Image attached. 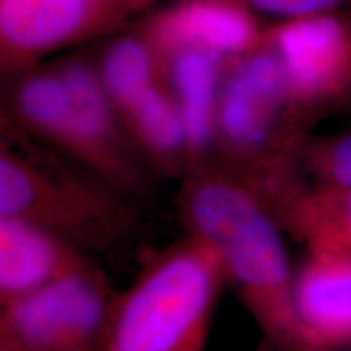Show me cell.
I'll return each mask as SVG.
<instances>
[{"label":"cell","mask_w":351,"mask_h":351,"mask_svg":"<svg viewBox=\"0 0 351 351\" xmlns=\"http://www.w3.org/2000/svg\"><path fill=\"white\" fill-rule=\"evenodd\" d=\"M179 215L189 234L218 254L256 320L265 351H306L295 306V274L283 228L261 192L217 160L182 176Z\"/></svg>","instance_id":"cell-1"},{"label":"cell","mask_w":351,"mask_h":351,"mask_svg":"<svg viewBox=\"0 0 351 351\" xmlns=\"http://www.w3.org/2000/svg\"><path fill=\"white\" fill-rule=\"evenodd\" d=\"M0 217L54 232L88 254L134 238L137 210L122 194L2 119Z\"/></svg>","instance_id":"cell-2"},{"label":"cell","mask_w":351,"mask_h":351,"mask_svg":"<svg viewBox=\"0 0 351 351\" xmlns=\"http://www.w3.org/2000/svg\"><path fill=\"white\" fill-rule=\"evenodd\" d=\"M226 283L215 249L187 232L114 295L103 351H205Z\"/></svg>","instance_id":"cell-3"},{"label":"cell","mask_w":351,"mask_h":351,"mask_svg":"<svg viewBox=\"0 0 351 351\" xmlns=\"http://www.w3.org/2000/svg\"><path fill=\"white\" fill-rule=\"evenodd\" d=\"M307 135L309 125L289 96L269 39L225 65L215 160L243 176L267 199L295 181L296 156Z\"/></svg>","instance_id":"cell-4"},{"label":"cell","mask_w":351,"mask_h":351,"mask_svg":"<svg viewBox=\"0 0 351 351\" xmlns=\"http://www.w3.org/2000/svg\"><path fill=\"white\" fill-rule=\"evenodd\" d=\"M160 0H0V69L12 78L56 52L112 38Z\"/></svg>","instance_id":"cell-5"},{"label":"cell","mask_w":351,"mask_h":351,"mask_svg":"<svg viewBox=\"0 0 351 351\" xmlns=\"http://www.w3.org/2000/svg\"><path fill=\"white\" fill-rule=\"evenodd\" d=\"M114 295L95 263L0 306V345L13 351H103Z\"/></svg>","instance_id":"cell-6"},{"label":"cell","mask_w":351,"mask_h":351,"mask_svg":"<svg viewBox=\"0 0 351 351\" xmlns=\"http://www.w3.org/2000/svg\"><path fill=\"white\" fill-rule=\"evenodd\" d=\"M289 96L309 125L351 106V8L269 25Z\"/></svg>","instance_id":"cell-7"},{"label":"cell","mask_w":351,"mask_h":351,"mask_svg":"<svg viewBox=\"0 0 351 351\" xmlns=\"http://www.w3.org/2000/svg\"><path fill=\"white\" fill-rule=\"evenodd\" d=\"M67 86L75 121L73 165L125 195L147 189V169L119 112L101 82L95 60L67 56L52 62Z\"/></svg>","instance_id":"cell-8"},{"label":"cell","mask_w":351,"mask_h":351,"mask_svg":"<svg viewBox=\"0 0 351 351\" xmlns=\"http://www.w3.org/2000/svg\"><path fill=\"white\" fill-rule=\"evenodd\" d=\"M134 28L161 59L200 49L231 62L265 41L269 25L241 0H174L153 8Z\"/></svg>","instance_id":"cell-9"},{"label":"cell","mask_w":351,"mask_h":351,"mask_svg":"<svg viewBox=\"0 0 351 351\" xmlns=\"http://www.w3.org/2000/svg\"><path fill=\"white\" fill-rule=\"evenodd\" d=\"M295 306L306 351H351V254L306 247Z\"/></svg>","instance_id":"cell-10"},{"label":"cell","mask_w":351,"mask_h":351,"mask_svg":"<svg viewBox=\"0 0 351 351\" xmlns=\"http://www.w3.org/2000/svg\"><path fill=\"white\" fill-rule=\"evenodd\" d=\"M54 232L15 217H0V306L95 265Z\"/></svg>","instance_id":"cell-11"},{"label":"cell","mask_w":351,"mask_h":351,"mask_svg":"<svg viewBox=\"0 0 351 351\" xmlns=\"http://www.w3.org/2000/svg\"><path fill=\"white\" fill-rule=\"evenodd\" d=\"M163 64L186 127L192 169L215 160L218 95L228 62L200 49H181L163 57Z\"/></svg>","instance_id":"cell-12"},{"label":"cell","mask_w":351,"mask_h":351,"mask_svg":"<svg viewBox=\"0 0 351 351\" xmlns=\"http://www.w3.org/2000/svg\"><path fill=\"white\" fill-rule=\"evenodd\" d=\"M145 163L161 173L186 174L191 153L186 127L166 77L119 112Z\"/></svg>","instance_id":"cell-13"},{"label":"cell","mask_w":351,"mask_h":351,"mask_svg":"<svg viewBox=\"0 0 351 351\" xmlns=\"http://www.w3.org/2000/svg\"><path fill=\"white\" fill-rule=\"evenodd\" d=\"M265 202L283 231L306 247L351 254V189L328 191L289 184Z\"/></svg>","instance_id":"cell-14"},{"label":"cell","mask_w":351,"mask_h":351,"mask_svg":"<svg viewBox=\"0 0 351 351\" xmlns=\"http://www.w3.org/2000/svg\"><path fill=\"white\" fill-rule=\"evenodd\" d=\"M95 64L117 112L166 77L163 59L135 28L109 38Z\"/></svg>","instance_id":"cell-15"},{"label":"cell","mask_w":351,"mask_h":351,"mask_svg":"<svg viewBox=\"0 0 351 351\" xmlns=\"http://www.w3.org/2000/svg\"><path fill=\"white\" fill-rule=\"evenodd\" d=\"M295 184L311 189H351V132L307 135L296 156Z\"/></svg>","instance_id":"cell-16"},{"label":"cell","mask_w":351,"mask_h":351,"mask_svg":"<svg viewBox=\"0 0 351 351\" xmlns=\"http://www.w3.org/2000/svg\"><path fill=\"white\" fill-rule=\"evenodd\" d=\"M267 25L348 8L351 0H241Z\"/></svg>","instance_id":"cell-17"},{"label":"cell","mask_w":351,"mask_h":351,"mask_svg":"<svg viewBox=\"0 0 351 351\" xmlns=\"http://www.w3.org/2000/svg\"><path fill=\"white\" fill-rule=\"evenodd\" d=\"M0 351H13V350H10V348H8V346H5V345H0Z\"/></svg>","instance_id":"cell-18"}]
</instances>
